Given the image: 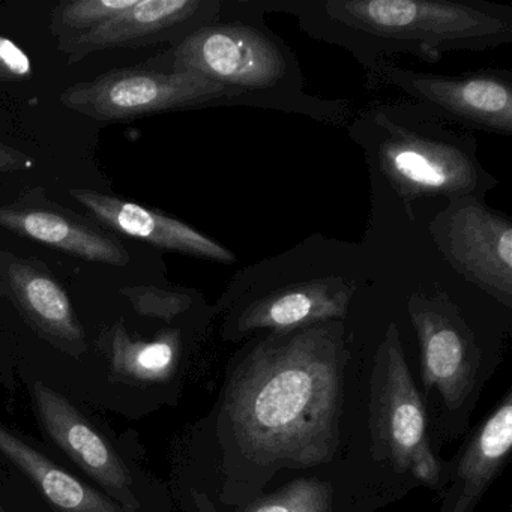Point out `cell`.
<instances>
[{
  "mask_svg": "<svg viewBox=\"0 0 512 512\" xmlns=\"http://www.w3.org/2000/svg\"><path fill=\"white\" fill-rule=\"evenodd\" d=\"M371 73L379 82L412 97L440 121L499 136L512 134V80L508 71L449 77L380 62Z\"/></svg>",
  "mask_w": 512,
  "mask_h": 512,
  "instance_id": "obj_8",
  "label": "cell"
},
{
  "mask_svg": "<svg viewBox=\"0 0 512 512\" xmlns=\"http://www.w3.org/2000/svg\"><path fill=\"white\" fill-rule=\"evenodd\" d=\"M311 26L320 37L370 55L367 67L385 56L410 53L437 62L457 50H488L512 41L509 13L488 5L448 0H328L310 5ZM319 37V38H320Z\"/></svg>",
  "mask_w": 512,
  "mask_h": 512,
  "instance_id": "obj_2",
  "label": "cell"
},
{
  "mask_svg": "<svg viewBox=\"0 0 512 512\" xmlns=\"http://www.w3.org/2000/svg\"><path fill=\"white\" fill-rule=\"evenodd\" d=\"M0 296L56 349L76 358L88 352L85 329L67 290L41 260L0 251Z\"/></svg>",
  "mask_w": 512,
  "mask_h": 512,
  "instance_id": "obj_11",
  "label": "cell"
},
{
  "mask_svg": "<svg viewBox=\"0 0 512 512\" xmlns=\"http://www.w3.org/2000/svg\"><path fill=\"white\" fill-rule=\"evenodd\" d=\"M370 121L377 131L374 160L392 190L406 200L446 197L484 199L496 187L476 158L475 140L443 130L437 122L409 121L374 110Z\"/></svg>",
  "mask_w": 512,
  "mask_h": 512,
  "instance_id": "obj_3",
  "label": "cell"
},
{
  "mask_svg": "<svg viewBox=\"0 0 512 512\" xmlns=\"http://www.w3.org/2000/svg\"><path fill=\"white\" fill-rule=\"evenodd\" d=\"M101 350L110 373L128 383H160L175 374L181 358V334L176 329L160 332L154 340H136L118 322L101 335Z\"/></svg>",
  "mask_w": 512,
  "mask_h": 512,
  "instance_id": "obj_18",
  "label": "cell"
},
{
  "mask_svg": "<svg viewBox=\"0 0 512 512\" xmlns=\"http://www.w3.org/2000/svg\"><path fill=\"white\" fill-rule=\"evenodd\" d=\"M0 227L88 262L116 268L130 263L127 248L109 230L50 202L43 194H28L0 205Z\"/></svg>",
  "mask_w": 512,
  "mask_h": 512,
  "instance_id": "obj_13",
  "label": "cell"
},
{
  "mask_svg": "<svg viewBox=\"0 0 512 512\" xmlns=\"http://www.w3.org/2000/svg\"><path fill=\"white\" fill-rule=\"evenodd\" d=\"M137 0H70L56 5L50 31L59 41L73 40L130 10Z\"/></svg>",
  "mask_w": 512,
  "mask_h": 512,
  "instance_id": "obj_19",
  "label": "cell"
},
{
  "mask_svg": "<svg viewBox=\"0 0 512 512\" xmlns=\"http://www.w3.org/2000/svg\"><path fill=\"white\" fill-rule=\"evenodd\" d=\"M370 427L377 457L389 461L395 472H410L437 487L440 461L431 449L424 401L413 383L395 323L388 326L374 359Z\"/></svg>",
  "mask_w": 512,
  "mask_h": 512,
  "instance_id": "obj_4",
  "label": "cell"
},
{
  "mask_svg": "<svg viewBox=\"0 0 512 512\" xmlns=\"http://www.w3.org/2000/svg\"><path fill=\"white\" fill-rule=\"evenodd\" d=\"M34 74L31 58L10 38L0 35V80L17 82Z\"/></svg>",
  "mask_w": 512,
  "mask_h": 512,
  "instance_id": "obj_22",
  "label": "cell"
},
{
  "mask_svg": "<svg viewBox=\"0 0 512 512\" xmlns=\"http://www.w3.org/2000/svg\"><path fill=\"white\" fill-rule=\"evenodd\" d=\"M430 233L449 265L512 307V224L482 200L455 199L431 221Z\"/></svg>",
  "mask_w": 512,
  "mask_h": 512,
  "instance_id": "obj_7",
  "label": "cell"
},
{
  "mask_svg": "<svg viewBox=\"0 0 512 512\" xmlns=\"http://www.w3.org/2000/svg\"><path fill=\"white\" fill-rule=\"evenodd\" d=\"M331 490L325 482L299 479L257 500L244 512H331Z\"/></svg>",
  "mask_w": 512,
  "mask_h": 512,
  "instance_id": "obj_20",
  "label": "cell"
},
{
  "mask_svg": "<svg viewBox=\"0 0 512 512\" xmlns=\"http://www.w3.org/2000/svg\"><path fill=\"white\" fill-rule=\"evenodd\" d=\"M170 61V71L197 74L245 95L274 88L289 73L284 47L244 23L202 26L176 44Z\"/></svg>",
  "mask_w": 512,
  "mask_h": 512,
  "instance_id": "obj_6",
  "label": "cell"
},
{
  "mask_svg": "<svg viewBox=\"0 0 512 512\" xmlns=\"http://www.w3.org/2000/svg\"><path fill=\"white\" fill-rule=\"evenodd\" d=\"M244 95L193 73L121 68L71 85L59 100L95 121L128 122Z\"/></svg>",
  "mask_w": 512,
  "mask_h": 512,
  "instance_id": "obj_5",
  "label": "cell"
},
{
  "mask_svg": "<svg viewBox=\"0 0 512 512\" xmlns=\"http://www.w3.org/2000/svg\"><path fill=\"white\" fill-rule=\"evenodd\" d=\"M323 322L260 341L236 371L226 413L245 454L316 466L338 445L344 341Z\"/></svg>",
  "mask_w": 512,
  "mask_h": 512,
  "instance_id": "obj_1",
  "label": "cell"
},
{
  "mask_svg": "<svg viewBox=\"0 0 512 512\" xmlns=\"http://www.w3.org/2000/svg\"><path fill=\"white\" fill-rule=\"evenodd\" d=\"M512 445V392L476 431L455 467L442 512H473L505 466Z\"/></svg>",
  "mask_w": 512,
  "mask_h": 512,
  "instance_id": "obj_16",
  "label": "cell"
},
{
  "mask_svg": "<svg viewBox=\"0 0 512 512\" xmlns=\"http://www.w3.org/2000/svg\"><path fill=\"white\" fill-rule=\"evenodd\" d=\"M0 454L28 476L58 512H128L118 502L62 470L23 437L0 424Z\"/></svg>",
  "mask_w": 512,
  "mask_h": 512,
  "instance_id": "obj_17",
  "label": "cell"
},
{
  "mask_svg": "<svg viewBox=\"0 0 512 512\" xmlns=\"http://www.w3.org/2000/svg\"><path fill=\"white\" fill-rule=\"evenodd\" d=\"M32 400L38 419L50 439L128 512L140 508L133 493V478L124 460L100 431L67 398L37 382Z\"/></svg>",
  "mask_w": 512,
  "mask_h": 512,
  "instance_id": "obj_12",
  "label": "cell"
},
{
  "mask_svg": "<svg viewBox=\"0 0 512 512\" xmlns=\"http://www.w3.org/2000/svg\"><path fill=\"white\" fill-rule=\"evenodd\" d=\"M34 167V161L25 152L0 143V173L20 172Z\"/></svg>",
  "mask_w": 512,
  "mask_h": 512,
  "instance_id": "obj_23",
  "label": "cell"
},
{
  "mask_svg": "<svg viewBox=\"0 0 512 512\" xmlns=\"http://www.w3.org/2000/svg\"><path fill=\"white\" fill-rule=\"evenodd\" d=\"M355 286L341 277L296 281L250 302L236 322L238 332H289L346 316Z\"/></svg>",
  "mask_w": 512,
  "mask_h": 512,
  "instance_id": "obj_15",
  "label": "cell"
},
{
  "mask_svg": "<svg viewBox=\"0 0 512 512\" xmlns=\"http://www.w3.org/2000/svg\"><path fill=\"white\" fill-rule=\"evenodd\" d=\"M409 314L421 346L425 389L436 386L446 406L458 409L473 391L481 365L472 332L443 296H412Z\"/></svg>",
  "mask_w": 512,
  "mask_h": 512,
  "instance_id": "obj_9",
  "label": "cell"
},
{
  "mask_svg": "<svg viewBox=\"0 0 512 512\" xmlns=\"http://www.w3.org/2000/svg\"><path fill=\"white\" fill-rule=\"evenodd\" d=\"M194 503H196L197 511L199 512H218L215 508L214 503L211 502L206 494L199 493V491H193Z\"/></svg>",
  "mask_w": 512,
  "mask_h": 512,
  "instance_id": "obj_24",
  "label": "cell"
},
{
  "mask_svg": "<svg viewBox=\"0 0 512 512\" xmlns=\"http://www.w3.org/2000/svg\"><path fill=\"white\" fill-rule=\"evenodd\" d=\"M70 196L112 232L139 239L160 250L212 262L232 263L236 260L232 251L214 239L161 211L91 188H73Z\"/></svg>",
  "mask_w": 512,
  "mask_h": 512,
  "instance_id": "obj_14",
  "label": "cell"
},
{
  "mask_svg": "<svg viewBox=\"0 0 512 512\" xmlns=\"http://www.w3.org/2000/svg\"><path fill=\"white\" fill-rule=\"evenodd\" d=\"M121 295L128 299L140 316L166 322L181 316L193 305V298L188 293L157 286H125L121 289Z\"/></svg>",
  "mask_w": 512,
  "mask_h": 512,
  "instance_id": "obj_21",
  "label": "cell"
},
{
  "mask_svg": "<svg viewBox=\"0 0 512 512\" xmlns=\"http://www.w3.org/2000/svg\"><path fill=\"white\" fill-rule=\"evenodd\" d=\"M220 2L215 0H137L130 10L118 14L98 28L59 41V50L68 64L106 50L136 49L176 40L211 25L218 17Z\"/></svg>",
  "mask_w": 512,
  "mask_h": 512,
  "instance_id": "obj_10",
  "label": "cell"
}]
</instances>
